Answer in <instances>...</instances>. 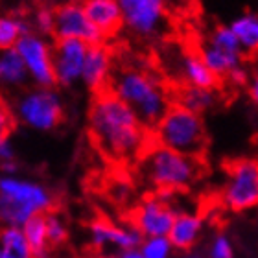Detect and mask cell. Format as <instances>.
Masks as SVG:
<instances>
[{"label": "cell", "instance_id": "obj_10", "mask_svg": "<svg viewBox=\"0 0 258 258\" xmlns=\"http://www.w3.org/2000/svg\"><path fill=\"white\" fill-rule=\"evenodd\" d=\"M33 87H54V43L35 32H30L15 46Z\"/></svg>", "mask_w": 258, "mask_h": 258}, {"label": "cell", "instance_id": "obj_31", "mask_svg": "<svg viewBox=\"0 0 258 258\" xmlns=\"http://www.w3.org/2000/svg\"><path fill=\"white\" fill-rule=\"evenodd\" d=\"M247 94H249V98H251V102H254L258 105V74H254L253 78H251V81H249Z\"/></svg>", "mask_w": 258, "mask_h": 258}, {"label": "cell", "instance_id": "obj_33", "mask_svg": "<svg viewBox=\"0 0 258 258\" xmlns=\"http://www.w3.org/2000/svg\"><path fill=\"white\" fill-rule=\"evenodd\" d=\"M175 258H205V254L196 253V251H190V253H179Z\"/></svg>", "mask_w": 258, "mask_h": 258}, {"label": "cell", "instance_id": "obj_6", "mask_svg": "<svg viewBox=\"0 0 258 258\" xmlns=\"http://www.w3.org/2000/svg\"><path fill=\"white\" fill-rule=\"evenodd\" d=\"M13 116L33 131H54L63 124L64 103L54 87H28L13 98Z\"/></svg>", "mask_w": 258, "mask_h": 258}, {"label": "cell", "instance_id": "obj_15", "mask_svg": "<svg viewBox=\"0 0 258 258\" xmlns=\"http://www.w3.org/2000/svg\"><path fill=\"white\" fill-rule=\"evenodd\" d=\"M205 231V218L194 210H181L173 221L168 240L177 253H190L199 243Z\"/></svg>", "mask_w": 258, "mask_h": 258}, {"label": "cell", "instance_id": "obj_27", "mask_svg": "<svg viewBox=\"0 0 258 258\" xmlns=\"http://www.w3.org/2000/svg\"><path fill=\"white\" fill-rule=\"evenodd\" d=\"M44 220H46V232H48L50 245H52V249H59L69 240L67 221L57 210H50L48 214H44Z\"/></svg>", "mask_w": 258, "mask_h": 258}, {"label": "cell", "instance_id": "obj_25", "mask_svg": "<svg viewBox=\"0 0 258 258\" xmlns=\"http://www.w3.org/2000/svg\"><path fill=\"white\" fill-rule=\"evenodd\" d=\"M22 231L26 234V240L30 247L33 249L35 258H52V245L48 240V232H46V220L44 216H35L22 227Z\"/></svg>", "mask_w": 258, "mask_h": 258}, {"label": "cell", "instance_id": "obj_36", "mask_svg": "<svg viewBox=\"0 0 258 258\" xmlns=\"http://www.w3.org/2000/svg\"><path fill=\"white\" fill-rule=\"evenodd\" d=\"M256 74H258V72H256Z\"/></svg>", "mask_w": 258, "mask_h": 258}, {"label": "cell", "instance_id": "obj_22", "mask_svg": "<svg viewBox=\"0 0 258 258\" xmlns=\"http://www.w3.org/2000/svg\"><path fill=\"white\" fill-rule=\"evenodd\" d=\"M231 30L236 35L243 55L258 54V11H243L231 21Z\"/></svg>", "mask_w": 258, "mask_h": 258}, {"label": "cell", "instance_id": "obj_32", "mask_svg": "<svg viewBox=\"0 0 258 258\" xmlns=\"http://www.w3.org/2000/svg\"><path fill=\"white\" fill-rule=\"evenodd\" d=\"M109 258H144V256L140 254L139 249H129V251H122V253H116Z\"/></svg>", "mask_w": 258, "mask_h": 258}, {"label": "cell", "instance_id": "obj_9", "mask_svg": "<svg viewBox=\"0 0 258 258\" xmlns=\"http://www.w3.org/2000/svg\"><path fill=\"white\" fill-rule=\"evenodd\" d=\"M172 192H155V196L146 198L135 209L131 225L140 232L142 238L168 236L173 227V221L181 210L173 203Z\"/></svg>", "mask_w": 258, "mask_h": 258}, {"label": "cell", "instance_id": "obj_28", "mask_svg": "<svg viewBox=\"0 0 258 258\" xmlns=\"http://www.w3.org/2000/svg\"><path fill=\"white\" fill-rule=\"evenodd\" d=\"M140 254L144 258H175L177 251L173 249L172 242L168 240V236H159V238H144L142 243L139 245Z\"/></svg>", "mask_w": 258, "mask_h": 258}, {"label": "cell", "instance_id": "obj_13", "mask_svg": "<svg viewBox=\"0 0 258 258\" xmlns=\"http://www.w3.org/2000/svg\"><path fill=\"white\" fill-rule=\"evenodd\" d=\"M89 44L72 39H54L55 85L74 87L81 83Z\"/></svg>", "mask_w": 258, "mask_h": 258}, {"label": "cell", "instance_id": "obj_35", "mask_svg": "<svg viewBox=\"0 0 258 258\" xmlns=\"http://www.w3.org/2000/svg\"><path fill=\"white\" fill-rule=\"evenodd\" d=\"M0 258H2V254H0Z\"/></svg>", "mask_w": 258, "mask_h": 258}, {"label": "cell", "instance_id": "obj_34", "mask_svg": "<svg viewBox=\"0 0 258 258\" xmlns=\"http://www.w3.org/2000/svg\"><path fill=\"white\" fill-rule=\"evenodd\" d=\"M67 258H74V256H67Z\"/></svg>", "mask_w": 258, "mask_h": 258}, {"label": "cell", "instance_id": "obj_11", "mask_svg": "<svg viewBox=\"0 0 258 258\" xmlns=\"http://www.w3.org/2000/svg\"><path fill=\"white\" fill-rule=\"evenodd\" d=\"M144 238L133 225H122L116 221L96 218L89 223V243L98 254L113 256L122 251L139 249Z\"/></svg>", "mask_w": 258, "mask_h": 258}, {"label": "cell", "instance_id": "obj_4", "mask_svg": "<svg viewBox=\"0 0 258 258\" xmlns=\"http://www.w3.org/2000/svg\"><path fill=\"white\" fill-rule=\"evenodd\" d=\"M142 177L157 192H183L198 183L201 175V161L196 157L184 155L164 146L153 144L139 159Z\"/></svg>", "mask_w": 258, "mask_h": 258}, {"label": "cell", "instance_id": "obj_1", "mask_svg": "<svg viewBox=\"0 0 258 258\" xmlns=\"http://www.w3.org/2000/svg\"><path fill=\"white\" fill-rule=\"evenodd\" d=\"M92 142L103 155L116 162L140 159L150 148V133L142 120L111 91L94 96L87 114Z\"/></svg>", "mask_w": 258, "mask_h": 258}, {"label": "cell", "instance_id": "obj_30", "mask_svg": "<svg viewBox=\"0 0 258 258\" xmlns=\"http://www.w3.org/2000/svg\"><path fill=\"white\" fill-rule=\"evenodd\" d=\"M225 80L229 81L232 87H245V85H249V81H251V74H249L247 67L242 64V67H238V69L232 70Z\"/></svg>", "mask_w": 258, "mask_h": 258}, {"label": "cell", "instance_id": "obj_20", "mask_svg": "<svg viewBox=\"0 0 258 258\" xmlns=\"http://www.w3.org/2000/svg\"><path fill=\"white\" fill-rule=\"evenodd\" d=\"M30 32L28 15L21 11H0V50H13Z\"/></svg>", "mask_w": 258, "mask_h": 258}, {"label": "cell", "instance_id": "obj_21", "mask_svg": "<svg viewBox=\"0 0 258 258\" xmlns=\"http://www.w3.org/2000/svg\"><path fill=\"white\" fill-rule=\"evenodd\" d=\"M15 127V116L8 103L0 98V168L4 173H15V148L11 144V131Z\"/></svg>", "mask_w": 258, "mask_h": 258}, {"label": "cell", "instance_id": "obj_7", "mask_svg": "<svg viewBox=\"0 0 258 258\" xmlns=\"http://www.w3.org/2000/svg\"><path fill=\"white\" fill-rule=\"evenodd\" d=\"M220 201L231 212H245L258 207V161L238 159L225 170Z\"/></svg>", "mask_w": 258, "mask_h": 258}, {"label": "cell", "instance_id": "obj_2", "mask_svg": "<svg viewBox=\"0 0 258 258\" xmlns=\"http://www.w3.org/2000/svg\"><path fill=\"white\" fill-rule=\"evenodd\" d=\"M109 91L129 109H133L148 129L155 127L157 122L172 107V98L162 80L153 70L140 64L116 67Z\"/></svg>", "mask_w": 258, "mask_h": 258}, {"label": "cell", "instance_id": "obj_17", "mask_svg": "<svg viewBox=\"0 0 258 258\" xmlns=\"http://www.w3.org/2000/svg\"><path fill=\"white\" fill-rule=\"evenodd\" d=\"M87 15L103 37H113L122 28L120 0H87L83 2Z\"/></svg>", "mask_w": 258, "mask_h": 258}, {"label": "cell", "instance_id": "obj_16", "mask_svg": "<svg viewBox=\"0 0 258 258\" xmlns=\"http://www.w3.org/2000/svg\"><path fill=\"white\" fill-rule=\"evenodd\" d=\"M179 80L183 81V87H194V89H210L216 91L220 80L209 70V67L203 63L201 55L192 50L181 52L175 61Z\"/></svg>", "mask_w": 258, "mask_h": 258}, {"label": "cell", "instance_id": "obj_18", "mask_svg": "<svg viewBox=\"0 0 258 258\" xmlns=\"http://www.w3.org/2000/svg\"><path fill=\"white\" fill-rule=\"evenodd\" d=\"M30 76L17 50H0V94H19L28 89Z\"/></svg>", "mask_w": 258, "mask_h": 258}, {"label": "cell", "instance_id": "obj_12", "mask_svg": "<svg viewBox=\"0 0 258 258\" xmlns=\"http://www.w3.org/2000/svg\"><path fill=\"white\" fill-rule=\"evenodd\" d=\"M54 39H72L94 46L105 41L87 15L85 4L81 2H64L55 6V28Z\"/></svg>", "mask_w": 258, "mask_h": 258}, {"label": "cell", "instance_id": "obj_26", "mask_svg": "<svg viewBox=\"0 0 258 258\" xmlns=\"http://www.w3.org/2000/svg\"><path fill=\"white\" fill-rule=\"evenodd\" d=\"M30 19V26L32 32L43 35V37H54V28H55V8L48 4H41L32 11Z\"/></svg>", "mask_w": 258, "mask_h": 258}, {"label": "cell", "instance_id": "obj_14", "mask_svg": "<svg viewBox=\"0 0 258 258\" xmlns=\"http://www.w3.org/2000/svg\"><path fill=\"white\" fill-rule=\"evenodd\" d=\"M114 69H116V64H114L113 52H111L107 44L102 43L89 46V54H87L85 59V69H83L81 83L89 91L96 92V94L109 91Z\"/></svg>", "mask_w": 258, "mask_h": 258}, {"label": "cell", "instance_id": "obj_19", "mask_svg": "<svg viewBox=\"0 0 258 258\" xmlns=\"http://www.w3.org/2000/svg\"><path fill=\"white\" fill-rule=\"evenodd\" d=\"M198 54L201 55L203 63L209 67V70L220 80V78H227L232 70L242 67L243 64V54L242 52H227L218 46H212L209 43H201Z\"/></svg>", "mask_w": 258, "mask_h": 258}, {"label": "cell", "instance_id": "obj_5", "mask_svg": "<svg viewBox=\"0 0 258 258\" xmlns=\"http://www.w3.org/2000/svg\"><path fill=\"white\" fill-rule=\"evenodd\" d=\"M153 140L159 146L199 159L207 148V127L203 116L179 103H172V107L153 127Z\"/></svg>", "mask_w": 258, "mask_h": 258}, {"label": "cell", "instance_id": "obj_3", "mask_svg": "<svg viewBox=\"0 0 258 258\" xmlns=\"http://www.w3.org/2000/svg\"><path fill=\"white\" fill-rule=\"evenodd\" d=\"M55 198L41 181L17 173L0 175V225L24 227L35 216L54 210Z\"/></svg>", "mask_w": 258, "mask_h": 258}, {"label": "cell", "instance_id": "obj_8", "mask_svg": "<svg viewBox=\"0 0 258 258\" xmlns=\"http://www.w3.org/2000/svg\"><path fill=\"white\" fill-rule=\"evenodd\" d=\"M120 8L122 28L139 39L161 37L170 22L162 0H120Z\"/></svg>", "mask_w": 258, "mask_h": 258}, {"label": "cell", "instance_id": "obj_29", "mask_svg": "<svg viewBox=\"0 0 258 258\" xmlns=\"http://www.w3.org/2000/svg\"><path fill=\"white\" fill-rule=\"evenodd\" d=\"M205 258H234V243L225 232H218L212 236L207 247Z\"/></svg>", "mask_w": 258, "mask_h": 258}, {"label": "cell", "instance_id": "obj_24", "mask_svg": "<svg viewBox=\"0 0 258 258\" xmlns=\"http://www.w3.org/2000/svg\"><path fill=\"white\" fill-rule=\"evenodd\" d=\"M175 103L186 107L192 113L203 114L218 103V92L210 89H194V87H183L177 94Z\"/></svg>", "mask_w": 258, "mask_h": 258}, {"label": "cell", "instance_id": "obj_23", "mask_svg": "<svg viewBox=\"0 0 258 258\" xmlns=\"http://www.w3.org/2000/svg\"><path fill=\"white\" fill-rule=\"evenodd\" d=\"M2 258H35L22 227H0Z\"/></svg>", "mask_w": 258, "mask_h": 258}]
</instances>
